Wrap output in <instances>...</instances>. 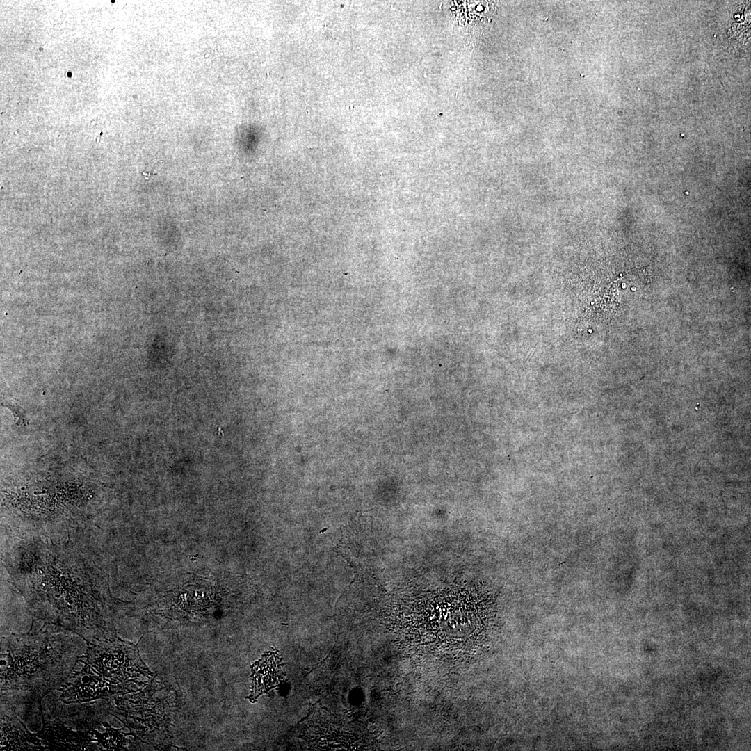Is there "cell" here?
<instances>
[{"label":"cell","instance_id":"obj_3","mask_svg":"<svg viewBox=\"0 0 751 751\" xmlns=\"http://www.w3.org/2000/svg\"><path fill=\"white\" fill-rule=\"evenodd\" d=\"M42 720L43 727L35 735L42 740L49 750H99L92 737L95 734L93 729L74 732L66 727L58 718L52 722H47L43 717Z\"/></svg>","mask_w":751,"mask_h":751},{"label":"cell","instance_id":"obj_1","mask_svg":"<svg viewBox=\"0 0 751 751\" xmlns=\"http://www.w3.org/2000/svg\"><path fill=\"white\" fill-rule=\"evenodd\" d=\"M56 629L1 638V704H40L77 664L78 649Z\"/></svg>","mask_w":751,"mask_h":751},{"label":"cell","instance_id":"obj_5","mask_svg":"<svg viewBox=\"0 0 751 751\" xmlns=\"http://www.w3.org/2000/svg\"><path fill=\"white\" fill-rule=\"evenodd\" d=\"M279 659L276 653L267 652L252 665L251 693L248 698L255 702L257 697L278 684Z\"/></svg>","mask_w":751,"mask_h":751},{"label":"cell","instance_id":"obj_6","mask_svg":"<svg viewBox=\"0 0 751 751\" xmlns=\"http://www.w3.org/2000/svg\"><path fill=\"white\" fill-rule=\"evenodd\" d=\"M104 725L106 727V732L104 734H100L97 731L93 729L95 735L96 736V737H95L96 738L95 743L99 746V750H127L126 746L127 741L122 735L121 729L116 730L106 722H104Z\"/></svg>","mask_w":751,"mask_h":751},{"label":"cell","instance_id":"obj_4","mask_svg":"<svg viewBox=\"0 0 751 751\" xmlns=\"http://www.w3.org/2000/svg\"><path fill=\"white\" fill-rule=\"evenodd\" d=\"M0 750H49L35 734L29 733L15 716H8L1 711Z\"/></svg>","mask_w":751,"mask_h":751},{"label":"cell","instance_id":"obj_2","mask_svg":"<svg viewBox=\"0 0 751 751\" xmlns=\"http://www.w3.org/2000/svg\"><path fill=\"white\" fill-rule=\"evenodd\" d=\"M78 659L80 670L72 671L57 688L64 704H82L98 699L137 693L147 686L154 674L141 659L138 645L118 636L86 643Z\"/></svg>","mask_w":751,"mask_h":751}]
</instances>
